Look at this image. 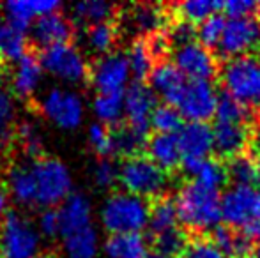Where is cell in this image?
Masks as SVG:
<instances>
[{
	"label": "cell",
	"instance_id": "1",
	"mask_svg": "<svg viewBox=\"0 0 260 258\" xmlns=\"http://www.w3.org/2000/svg\"><path fill=\"white\" fill-rule=\"evenodd\" d=\"M179 223L189 235H209L221 223V195L197 180L182 184L175 196Z\"/></svg>",
	"mask_w": 260,
	"mask_h": 258
},
{
	"label": "cell",
	"instance_id": "2",
	"mask_svg": "<svg viewBox=\"0 0 260 258\" xmlns=\"http://www.w3.org/2000/svg\"><path fill=\"white\" fill-rule=\"evenodd\" d=\"M151 202L129 193H112L105 198L100 209L101 227L108 235L115 234H142L149 225Z\"/></svg>",
	"mask_w": 260,
	"mask_h": 258
},
{
	"label": "cell",
	"instance_id": "3",
	"mask_svg": "<svg viewBox=\"0 0 260 258\" xmlns=\"http://www.w3.org/2000/svg\"><path fill=\"white\" fill-rule=\"evenodd\" d=\"M218 80L223 90L241 104L251 110L260 108V53L219 62Z\"/></svg>",
	"mask_w": 260,
	"mask_h": 258
},
{
	"label": "cell",
	"instance_id": "4",
	"mask_svg": "<svg viewBox=\"0 0 260 258\" xmlns=\"http://www.w3.org/2000/svg\"><path fill=\"white\" fill-rule=\"evenodd\" d=\"M119 186L124 193L140 196L144 200H156L167 195L168 172L156 165L147 154H138L124 159L119 165Z\"/></svg>",
	"mask_w": 260,
	"mask_h": 258
},
{
	"label": "cell",
	"instance_id": "5",
	"mask_svg": "<svg viewBox=\"0 0 260 258\" xmlns=\"http://www.w3.org/2000/svg\"><path fill=\"white\" fill-rule=\"evenodd\" d=\"M38 186V205L55 209L73 193V173L64 161L53 156H41L30 163Z\"/></svg>",
	"mask_w": 260,
	"mask_h": 258
},
{
	"label": "cell",
	"instance_id": "6",
	"mask_svg": "<svg viewBox=\"0 0 260 258\" xmlns=\"http://www.w3.org/2000/svg\"><path fill=\"white\" fill-rule=\"evenodd\" d=\"M221 219L226 227L260 239V191L253 188L230 186L221 195Z\"/></svg>",
	"mask_w": 260,
	"mask_h": 258
},
{
	"label": "cell",
	"instance_id": "7",
	"mask_svg": "<svg viewBox=\"0 0 260 258\" xmlns=\"http://www.w3.org/2000/svg\"><path fill=\"white\" fill-rule=\"evenodd\" d=\"M38 225L18 210H7L0 221V258H36L41 255Z\"/></svg>",
	"mask_w": 260,
	"mask_h": 258
},
{
	"label": "cell",
	"instance_id": "8",
	"mask_svg": "<svg viewBox=\"0 0 260 258\" xmlns=\"http://www.w3.org/2000/svg\"><path fill=\"white\" fill-rule=\"evenodd\" d=\"M39 60L45 72L68 85H80L89 82L90 64L87 62L82 50L73 41L41 50Z\"/></svg>",
	"mask_w": 260,
	"mask_h": 258
},
{
	"label": "cell",
	"instance_id": "9",
	"mask_svg": "<svg viewBox=\"0 0 260 258\" xmlns=\"http://www.w3.org/2000/svg\"><path fill=\"white\" fill-rule=\"evenodd\" d=\"M39 112L53 126L64 131H73L82 126L85 104L76 90L52 87L39 97Z\"/></svg>",
	"mask_w": 260,
	"mask_h": 258
},
{
	"label": "cell",
	"instance_id": "10",
	"mask_svg": "<svg viewBox=\"0 0 260 258\" xmlns=\"http://www.w3.org/2000/svg\"><path fill=\"white\" fill-rule=\"evenodd\" d=\"M260 53V18L258 14L244 18H229L221 43L216 50L219 62L236 57Z\"/></svg>",
	"mask_w": 260,
	"mask_h": 258
},
{
	"label": "cell",
	"instance_id": "11",
	"mask_svg": "<svg viewBox=\"0 0 260 258\" xmlns=\"http://www.w3.org/2000/svg\"><path fill=\"white\" fill-rule=\"evenodd\" d=\"M131 78V69L126 53L112 52L108 55L98 57L90 64L89 82L98 94H120L126 92Z\"/></svg>",
	"mask_w": 260,
	"mask_h": 258
},
{
	"label": "cell",
	"instance_id": "12",
	"mask_svg": "<svg viewBox=\"0 0 260 258\" xmlns=\"http://www.w3.org/2000/svg\"><path fill=\"white\" fill-rule=\"evenodd\" d=\"M172 62L179 67V71L188 80H206L211 82L218 78L219 60L212 52L204 48L199 41H191L188 45L177 46L172 50Z\"/></svg>",
	"mask_w": 260,
	"mask_h": 258
},
{
	"label": "cell",
	"instance_id": "13",
	"mask_svg": "<svg viewBox=\"0 0 260 258\" xmlns=\"http://www.w3.org/2000/svg\"><path fill=\"white\" fill-rule=\"evenodd\" d=\"M216 104H218V92L214 85L206 80H188L186 89L177 103V110L182 119L189 122H207L214 117Z\"/></svg>",
	"mask_w": 260,
	"mask_h": 258
},
{
	"label": "cell",
	"instance_id": "14",
	"mask_svg": "<svg viewBox=\"0 0 260 258\" xmlns=\"http://www.w3.org/2000/svg\"><path fill=\"white\" fill-rule=\"evenodd\" d=\"M157 106V96L144 82H133L124 92V117L133 129L149 134L151 115Z\"/></svg>",
	"mask_w": 260,
	"mask_h": 258
},
{
	"label": "cell",
	"instance_id": "15",
	"mask_svg": "<svg viewBox=\"0 0 260 258\" xmlns=\"http://www.w3.org/2000/svg\"><path fill=\"white\" fill-rule=\"evenodd\" d=\"M75 30L76 27L71 21V18H68L62 11H58V13L38 18L32 23L30 39L34 41V45L45 50L55 45H62V43H71V39L75 38Z\"/></svg>",
	"mask_w": 260,
	"mask_h": 258
},
{
	"label": "cell",
	"instance_id": "16",
	"mask_svg": "<svg viewBox=\"0 0 260 258\" xmlns=\"http://www.w3.org/2000/svg\"><path fill=\"white\" fill-rule=\"evenodd\" d=\"M147 82L156 96L163 97L167 104L177 106L179 99L186 89L188 78L179 71V67L172 60L165 59L154 64Z\"/></svg>",
	"mask_w": 260,
	"mask_h": 258
},
{
	"label": "cell",
	"instance_id": "17",
	"mask_svg": "<svg viewBox=\"0 0 260 258\" xmlns=\"http://www.w3.org/2000/svg\"><path fill=\"white\" fill-rule=\"evenodd\" d=\"M214 156L221 161L250 151L253 124H219L214 122Z\"/></svg>",
	"mask_w": 260,
	"mask_h": 258
},
{
	"label": "cell",
	"instance_id": "18",
	"mask_svg": "<svg viewBox=\"0 0 260 258\" xmlns=\"http://www.w3.org/2000/svg\"><path fill=\"white\" fill-rule=\"evenodd\" d=\"M45 80V69L38 55L28 52L16 64H13V76H11V90L14 97L30 99L41 87Z\"/></svg>",
	"mask_w": 260,
	"mask_h": 258
},
{
	"label": "cell",
	"instance_id": "19",
	"mask_svg": "<svg viewBox=\"0 0 260 258\" xmlns=\"http://www.w3.org/2000/svg\"><path fill=\"white\" fill-rule=\"evenodd\" d=\"M58 216L62 228L60 237H68L75 232L92 227V202L85 193L73 191L58 207Z\"/></svg>",
	"mask_w": 260,
	"mask_h": 258
},
{
	"label": "cell",
	"instance_id": "20",
	"mask_svg": "<svg viewBox=\"0 0 260 258\" xmlns=\"http://www.w3.org/2000/svg\"><path fill=\"white\" fill-rule=\"evenodd\" d=\"M182 159H207L214 152V133L207 122H188L177 133Z\"/></svg>",
	"mask_w": 260,
	"mask_h": 258
},
{
	"label": "cell",
	"instance_id": "21",
	"mask_svg": "<svg viewBox=\"0 0 260 258\" xmlns=\"http://www.w3.org/2000/svg\"><path fill=\"white\" fill-rule=\"evenodd\" d=\"M145 151H147V158L152 159L165 172L170 173L181 168L182 152L177 134L152 133L147 140Z\"/></svg>",
	"mask_w": 260,
	"mask_h": 258
},
{
	"label": "cell",
	"instance_id": "22",
	"mask_svg": "<svg viewBox=\"0 0 260 258\" xmlns=\"http://www.w3.org/2000/svg\"><path fill=\"white\" fill-rule=\"evenodd\" d=\"M6 186L9 198L20 207L38 205V186L30 165H14L6 173Z\"/></svg>",
	"mask_w": 260,
	"mask_h": 258
},
{
	"label": "cell",
	"instance_id": "23",
	"mask_svg": "<svg viewBox=\"0 0 260 258\" xmlns=\"http://www.w3.org/2000/svg\"><path fill=\"white\" fill-rule=\"evenodd\" d=\"M225 168L230 186L253 188L260 191V161L251 151L226 159Z\"/></svg>",
	"mask_w": 260,
	"mask_h": 258
},
{
	"label": "cell",
	"instance_id": "24",
	"mask_svg": "<svg viewBox=\"0 0 260 258\" xmlns=\"http://www.w3.org/2000/svg\"><path fill=\"white\" fill-rule=\"evenodd\" d=\"M170 20L172 13L167 14L163 7L152 6V4H137L129 11L131 27L138 34V38H151L154 34H159L165 30Z\"/></svg>",
	"mask_w": 260,
	"mask_h": 258
},
{
	"label": "cell",
	"instance_id": "25",
	"mask_svg": "<svg viewBox=\"0 0 260 258\" xmlns=\"http://www.w3.org/2000/svg\"><path fill=\"white\" fill-rule=\"evenodd\" d=\"M106 258H149L151 244L144 234L108 235L103 244Z\"/></svg>",
	"mask_w": 260,
	"mask_h": 258
},
{
	"label": "cell",
	"instance_id": "26",
	"mask_svg": "<svg viewBox=\"0 0 260 258\" xmlns=\"http://www.w3.org/2000/svg\"><path fill=\"white\" fill-rule=\"evenodd\" d=\"M115 18V6L106 0H82L71 6V21L75 27L89 28L105 21H113Z\"/></svg>",
	"mask_w": 260,
	"mask_h": 258
},
{
	"label": "cell",
	"instance_id": "27",
	"mask_svg": "<svg viewBox=\"0 0 260 258\" xmlns=\"http://www.w3.org/2000/svg\"><path fill=\"white\" fill-rule=\"evenodd\" d=\"M28 38L27 32L20 30L7 20L0 18V62L16 64L23 55H27Z\"/></svg>",
	"mask_w": 260,
	"mask_h": 258
},
{
	"label": "cell",
	"instance_id": "28",
	"mask_svg": "<svg viewBox=\"0 0 260 258\" xmlns=\"http://www.w3.org/2000/svg\"><path fill=\"white\" fill-rule=\"evenodd\" d=\"M149 228H151L152 237L157 234L179 227V212L175 196L163 195L159 198L152 200L151 209H149Z\"/></svg>",
	"mask_w": 260,
	"mask_h": 258
},
{
	"label": "cell",
	"instance_id": "29",
	"mask_svg": "<svg viewBox=\"0 0 260 258\" xmlns=\"http://www.w3.org/2000/svg\"><path fill=\"white\" fill-rule=\"evenodd\" d=\"M216 122L219 124H253L257 119V110L241 104L237 99H234L229 92L219 90L218 104H216Z\"/></svg>",
	"mask_w": 260,
	"mask_h": 258
},
{
	"label": "cell",
	"instance_id": "30",
	"mask_svg": "<svg viewBox=\"0 0 260 258\" xmlns=\"http://www.w3.org/2000/svg\"><path fill=\"white\" fill-rule=\"evenodd\" d=\"M62 248L68 258H96L100 253V235L92 227L62 237Z\"/></svg>",
	"mask_w": 260,
	"mask_h": 258
},
{
	"label": "cell",
	"instance_id": "31",
	"mask_svg": "<svg viewBox=\"0 0 260 258\" xmlns=\"http://www.w3.org/2000/svg\"><path fill=\"white\" fill-rule=\"evenodd\" d=\"M117 41H119V25L115 23V20L85 28V46L100 57L115 52Z\"/></svg>",
	"mask_w": 260,
	"mask_h": 258
},
{
	"label": "cell",
	"instance_id": "32",
	"mask_svg": "<svg viewBox=\"0 0 260 258\" xmlns=\"http://www.w3.org/2000/svg\"><path fill=\"white\" fill-rule=\"evenodd\" d=\"M149 140V134L133 129L127 124L113 128V158H133L142 154Z\"/></svg>",
	"mask_w": 260,
	"mask_h": 258
},
{
	"label": "cell",
	"instance_id": "33",
	"mask_svg": "<svg viewBox=\"0 0 260 258\" xmlns=\"http://www.w3.org/2000/svg\"><path fill=\"white\" fill-rule=\"evenodd\" d=\"M127 62H129L131 76H133L135 82H144L149 78L152 67L156 64L154 53L151 50L147 38H137L131 43L129 50L126 53Z\"/></svg>",
	"mask_w": 260,
	"mask_h": 258
},
{
	"label": "cell",
	"instance_id": "34",
	"mask_svg": "<svg viewBox=\"0 0 260 258\" xmlns=\"http://www.w3.org/2000/svg\"><path fill=\"white\" fill-rule=\"evenodd\" d=\"M92 112L98 122L117 128L124 119V92L120 94H96L92 99Z\"/></svg>",
	"mask_w": 260,
	"mask_h": 258
},
{
	"label": "cell",
	"instance_id": "35",
	"mask_svg": "<svg viewBox=\"0 0 260 258\" xmlns=\"http://www.w3.org/2000/svg\"><path fill=\"white\" fill-rule=\"evenodd\" d=\"M219 9H223V2L219 0H189L172 6V16L191 25H200Z\"/></svg>",
	"mask_w": 260,
	"mask_h": 258
},
{
	"label": "cell",
	"instance_id": "36",
	"mask_svg": "<svg viewBox=\"0 0 260 258\" xmlns=\"http://www.w3.org/2000/svg\"><path fill=\"white\" fill-rule=\"evenodd\" d=\"M189 239H191V235H189L184 228L175 227V228H170V230L163 232V234L154 235L152 246H154L156 253H159V255L168 256V258H181L182 253L188 248Z\"/></svg>",
	"mask_w": 260,
	"mask_h": 258
},
{
	"label": "cell",
	"instance_id": "37",
	"mask_svg": "<svg viewBox=\"0 0 260 258\" xmlns=\"http://www.w3.org/2000/svg\"><path fill=\"white\" fill-rule=\"evenodd\" d=\"M14 121H16V101L11 87L0 82V145L14 138Z\"/></svg>",
	"mask_w": 260,
	"mask_h": 258
},
{
	"label": "cell",
	"instance_id": "38",
	"mask_svg": "<svg viewBox=\"0 0 260 258\" xmlns=\"http://www.w3.org/2000/svg\"><path fill=\"white\" fill-rule=\"evenodd\" d=\"M4 20H7L11 25H14L20 30H30L32 23L38 20L36 16L32 0H14V2H6L2 6Z\"/></svg>",
	"mask_w": 260,
	"mask_h": 258
},
{
	"label": "cell",
	"instance_id": "39",
	"mask_svg": "<svg viewBox=\"0 0 260 258\" xmlns=\"http://www.w3.org/2000/svg\"><path fill=\"white\" fill-rule=\"evenodd\" d=\"M226 20L221 13H216L204 20L200 25H197V41L207 48L209 52L218 50L219 43H221L223 32H225Z\"/></svg>",
	"mask_w": 260,
	"mask_h": 258
},
{
	"label": "cell",
	"instance_id": "40",
	"mask_svg": "<svg viewBox=\"0 0 260 258\" xmlns=\"http://www.w3.org/2000/svg\"><path fill=\"white\" fill-rule=\"evenodd\" d=\"M182 115L172 104H157L151 115V128L154 133H165V134H177L182 129Z\"/></svg>",
	"mask_w": 260,
	"mask_h": 258
},
{
	"label": "cell",
	"instance_id": "41",
	"mask_svg": "<svg viewBox=\"0 0 260 258\" xmlns=\"http://www.w3.org/2000/svg\"><path fill=\"white\" fill-rule=\"evenodd\" d=\"M87 143L100 158H113V128L92 122L87 129Z\"/></svg>",
	"mask_w": 260,
	"mask_h": 258
},
{
	"label": "cell",
	"instance_id": "42",
	"mask_svg": "<svg viewBox=\"0 0 260 258\" xmlns=\"http://www.w3.org/2000/svg\"><path fill=\"white\" fill-rule=\"evenodd\" d=\"M193 180H197V182L204 184V186H207V188H212V190H219L223 184H229L225 161L218 159L216 156L207 158L206 161L202 163L199 173H197Z\"/></svg>",
	"mask_w": 260,
	"mask_h": 258
},
{
	"label": "cell",
	"instance_id": "43",
	"mask_svg": "<svg viewBox=\"0 0 260 258\" xmlns=\"http://www.w3.org/2000/svg\"><path fill=\"white\" fill-rule=\"evenodd\" d=\"M90 177L100 190H112L119 184V165L113 158H98L90 166Z\"/></svg>",
	"mask_w": 260,
	"mask_h": 258
},
{
	"label": "cell",
	"instance_id": "44",
	"mask_svg": "<svg viewBox=\"0 0 260 258\" xmlns=\"http://www.w3.org/2000/svg\"><path fill=\"white\" fill-rule=\"evenodd\" d=\"M14 138L20 141L23 151L27 152L30 158L38 159L41 158L43 152V136L39 129L36 128L32 122H21L16 129H14Z\"/></svg>",
	"mask_w": 260,
	"mask_h": 258
},
{
	"label": "cell",
	"instance_id": "45",
	"mask_svg": "<svg viewBox=\"0 0 260 258\" xmlns=\"http://www.w3.org/2000/svg\"><path fill=\"white\" fill-rule=\"evenodd\" d=\"M181 258H226L223 251L211 241L209 235H191L189 244Z\"/></svg>",
	"mask_w": 260,
	"mask_h": 258
},
{
	"label": "cell",
	"instance_id": "46",
	"mask_svg": "<svg viewBox=\"0 0 260 258\" xmlns=\"http://www.w3.org/2000/svg\"><path fill=\"white\" fill-rule=\"evenodd\" d=\"M38 230L43 237L55 239L60 237V216H58V209H45L38 217Z\"/></svg>",
	"mask_w": 260,
	"mask_h": 258
},
{
	"label": "cell",
	"instance_id": "47",
	"mask_svg": "<svg viewBox=\"0 0 260 258\" xmlns=\"http://www.w3.org/2000/svg\"><path fill=\"white\" fill-rule=\"evenodd\" d=\"M223 11L229 18H244L258 11V4L251 0H230V2H223Z\"/></svg>",
	"mask_w": 260,
	"mask_h": 258
},
{
	"label": "cell",
	"instance_id": "48",
	"mask_svg": "<svg viewBox=\"0 0 260 258\" xmlns=\"http://www.w3.org/2000/svg\"><path fill=\"white\" fill-rule=\"evenodd\" d=\"M250 151L257 156L258 161H260V108L257 110V119H255V122H253V133H251Z\"/></svg>",
	"mask_w": 260,
	"mask_h": 258
},
{
	"label": "cell",
	"instance_id": "49",
	"mask_svg": "<svg viewBox=\"0 0 260 258\" xmlns=\"http://www.w3.org/2000/svg\"><path fill=\"white\" fill-rule=\"evenodd\" d=\"M7 210H9V195L6 190H0V216H6Z\"/></svg>",
	"mask_w": 260,
	"mask_h": 258
},
{
	"label": "cell",
	"instance_id": "50",
	"mask_svg": "<svg viewBox=\"0 0 260 258\" xmlns=\"http://www.w3.org/2000/svg\"><path fill=\"white\" fill-rule=\"evenodd\" d=\"M251 258H260V242L257 246H255V249H253V255H251Z\"/></svg>",
	"mask_w": 260,
	"mask_h": 258
},
{
	"label": "cell",
	"instance_id": "51",
	"mask_svg": "<svg viewBox=\"0 0 260 258\" xmlns=\"http://www.w3.org/2000/svg\"><path fill=\"white\" fill-rule=\"evenodd\" d=\"M36 258H55L53 255H50V253H41V255H38Z\"/></svg>",
	"mask_w": 260,
	"mask_h": 258
},
{
	"label": "cell",
	"instance_id": "52",
	"mask_svg": "<svg viewBox=\"0 0 260 258\" xmlns=\"http://www.w3.org/2000/svg\"><path fill=\"white\" fill-rule=\"evenodd\" d=\"M149 258H168V256H163V255H159V253H151Z\"/></svg>",
	"mask_w": 260,
	"mask_h": 258
},
{
	"label": "cell",
	"instance_id": "53",
	"mask_svg": "<svg viewBox=\"0 0 260 258\" xmlns=\"http://www.w3.org/2000/svg\"><path fill=\"white\" fill-rule=\"evenodd\" d=\"M4 177V165H2V158H0V179Z\"/></svg>",
	"mask_w": 260,
	"mask_h": 258
},
{
	"label": "cell",
	"instance_id": "54",
	"mask_svg": "<svg viewBox=\"0 0 260 258\" xmlns=\"http://www.w3.org/2000/svg\"><path fill=\"white\" fill-rule=\"evenodd\" d=\"M257 14H258V18H260V4H258V11H257Z\"/></svg>",
	"mask_w": 260,
	"mask_h": 258
}]
</instances>
